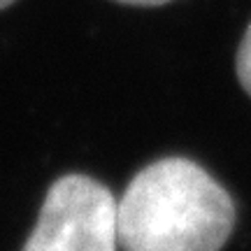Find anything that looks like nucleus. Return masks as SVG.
<instances>
[{
  "mask_svg": "<svg viewBox=\"0 0 251 251\" xmlns=\"http://www.w3.org/2000/svg\"><path fill=\"white\" fill-rule=\"evenodd\" d=\"M114 2H121V5H137V7H158V5H165L170 0H114Z\"/></svg>",
  "mask_w": 251,
  "mask_h": 251,
  "instance_id": "obj_4",
  "label": "nucleus"
},
{
  "mask_svg": "<svg viewBox=\"0 0 251 251\" xmlns=\"http://www.w3.org/2000/svg\"><path fill=\"white\" fill-rule=\"evenodd\" d=\"M117 200L86 175H65L47 191L21 251H117Z\"/></svg>",
  "mask_w": 251,
  "mask_h": 251,
  "instance_id": "obj_2",
  "label": "nucleus"
},
{
  "mask_svg": "<svg viewBox=\"0 0 251 251\" xmlns=\"http://www.w3.org/2000/svg\"><path fill=\"white\" fill-rule=\"evenodd\" d=\"M235 68H237V77H240L242 89L251 96V24H249V28H247V33H244L242 42H240Z\"/></svg>",
  "mask_w": 251,
  "mask_h": 251,
  "instance_id": "obj_3",
  "label": "nucleus"
},
{
  "mask_svg": "<svg viewBox=\"0 0 251 251\" xmlns=\"http://www.w3.org/2000/svg\"><path fill=\"white\" fill-rule=\"evenodd\" d=\"M12 2H14V0H0V9L7 7V5H12Z\"/></svg>",
  "mask_w": 251,
  "mask_h": 251,
  "instance_id": "obj_5",
  "label": "nucleus"
},
{
  "mask_svg": "<svg viewBox=\"0 0 251 251\" xmlns=\"http://www.w3.org/2000/svg\"><path fill=\"white\" fill-rule=\"evenodd\" d=\"M235 205L209 172L181 156L149 163L117 202L124 251H221Z\"/></svg>",
  "mask_w": 251,
  "mask_h": 251,
  "instance_id": "obj_1",
  "label": "nucleus"
}]
</instances>
